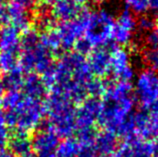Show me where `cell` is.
I'll return each instance as SVG.
<instances>
[{
	"label": "cell",
	"mask_w": 158,
	"mask_h": 157,
	"mask_svg": "<svg viewBox=\"0 0 158 157\" xmlns=\"http://www.w3.org/2000/svg\"><path fill=\"white\" fill-rule=\"evenodd\" d=\"M115 25L122 28L124 30H127L133 33L136 29L137 20L132 12H130L128 9H125L118 16L117 21L115 22Z\"/></svg>",
	"instance_id": "cell-25"
},
{
	"label": "cell",
	"mask_w": 158,
	"mask_h": 157,
	"mask_svg": "<svg viewBox=\"0 0 158 157\" xmlns=\"http://www.w3.org/2000/svg\"><path fill=\"white\" fill-rule=\"evenodd\" d=\"M81 11L80 6L72 0H57L52 4V15L61 22L72 21Z\"/></svg>",
	"instance_id": "cell-19"
},
{
	"label": "cell",
	"mask_w": 158,
	"mask_h": 157,
	"mask_svg": "<svg viewBox=\"0 0 158 157\" xmlns=\"http://www.w3.org/2000/svg\"><path fill=\"white\" fill-rule=\"evenodd\" d=\"M19 67L18 54L11 52H0V71L9 72Z\"/></svg>",
	"instance_id": "cell-24"
},
{
	"label": "cell",
	"mask_w": 158,
	"mask_h": 157,
	"mask_svg": "<svg viewBox=\"0 0 158 157\" xmlns=\"http://www.w3.org/2000/svg\"><path fill=\"white\" fill-rule=\"evenodd\" d=\"M145 44L147 48H157L158 47V33L156 30L147 32L145 36Z\"/></svg>",
	"instance_id": "cell-30"
},
{
	"label": "cell",
	"mask_w": 158,
	"mask_h": 157,
	"mask_svg": "<svg viewBox=\"0 0 158 157\" xmlns=\"http://www.w3.org/2000/svg\"><path fill=\"white\" fill-rule=\"evenodd\" d=\"M158 151V140L126 139L116 149L114 157H155Z\"/></svg>",
	"instance_id": "cell-10"
},
{
	"label": "cell",
	"mask_w": 158,
	"mask_h": 157,
	"mask_svg": "<svg viewBox=\"0 0 158 157\" xmlns=\"http://www.w3.org/2000/svg\"><path fill=\"white\" fill-rule=\"evenodd\" d=\"M72 1H74L76 4H78V5L80 6V5H82V4L87 3V2L89 1V0H72Z\"/></svg>",
	"instance_id": "cell-38"
},
{
	"label": "cell",
	"mask_w": 158,
	"mask_h": 157,
	"mask_svg": "<svg viewBox=\"0 0 158 157\" xmlns=\"http://www.w3.org/2000/svg\"><path fill=\"white\" fill-rule=\"evenodd\" d=\"M81 157H112V156H104V155H100V154H97L96 152L91 151V152H88V153H86L84 155H82Z\"/></svg>",
	"instance_id": "cell-35"
},
{
	"label": "cell",
	"mask_w": 158,
	"mask_h": 157,
	"mask_svg": "<svg viewBox=\"0 0 158 157\" xmlns=\"http://www.w3.org/2000/svg\"><path fill=\"white\" fill-rule=\"evenodd\" d=\"M155 157H158V151H157V153H156V155H155Z\"/></svg>",
	"instance_id": "cell-42"
},
{
	"label": "cell",
	"mask_w": 158,
	"mask_h": 157,
	"mask_svg": "<svg viewBox=\"0 0 158 157\" xmlns=\"http://www.w3.org/2000/svg\"><path fill=\"white\" fill-rule=\"evenodd\" d=\"M81 147L77 138H64L57 147L55 157H80Z\"/></svg>",
	"instance_id": "cell-21"
},
{
	"label": "cell",
	"mask_w": 158,
	"mask_h": 157,
	"mask_svg": "<svg viewBox=\"0 0 158 157\" xmlns=\"http://www.w3.org/2000/svg\"><path fill=\"white\" fill-rule=\"evenodd\" d=\"M21 36L10 24L0 27V52H11L19 55Z\"/></svg>",
	"instance_id": "cell-17"
},
{
	"label": "cell",
	"mask_w": 158,
	"mask_h": 157,
	"mask_svg": "<svg viewBox=\"0 0 158 157\" xmlns=\"http://www.w3.org/2000/svg\"><path fill=\"white\" fill-rule=\"evenodd\" d=\"M40 42L43 46L50 51L52 54L57 53L61 50V44L60 39L58 37V34L55 30V28H51V29L45 30L42 34L39 35Z\"/></svg>",
	"instance_id": "cell-23"
},
{
	"label": "cell",
	"mask_w": 158,
	"mask_h": 157,
	"mask_svg": "<svg viewBox=\"0 0 158 157\" xmlns=\"http://www.w3.org/2000/svg\"><path fill=\"white\" fill-rule=\"evenodd\" d=\"M101 110V101L95 97L86 98L75 109L76 132L93 130Z\"/></svg>",
	"instance_id": "cell-9"
},
{
	"label": "cell",
	"mask_w": 158,
	"mask_h": 157,
	"mask_svg": "<svg viewBox=\"0 0 158 157\" xmlns=\"http://www.w3.org/2000/svg\"><path fill=\"white\" fill-rule=\"evenodd\" d=\"M6 7L3 0H0V21H6Z\"/></svg>",
	"instance_id": "cell-32"
},
{
	"label": "cell",
	"mask_w": 158,
	"mask_h": 157,
	"mask_svg": "<svg viewBox=\"0 0 158 157\" xmlns=\"http://www.w3.org/2000/svg\"><path fill=\"white\" fill-rule=\"evenodd\" d=\"M0 125H5V123H4V109L1 105V102H0Z\"/></svg>",
	"instance_id": "cell-37"
},
{
	"label": "cell",
	"mask_w": 158,
	"mask_h": 157,
	"mask_svg": "<svg viewBox=\"0 0 158 157\" xmlns=\"http://www.w3.org/2000/svg\"><path fill=\"white\" fill-rule=\"evenodd\" d=\"M10 136V130L6 125H0V150L5 149Z\"/></svg>",
	"instance_id": "cell-29"
},
{
	"label": "cell",
	"mask_w": 158,
	"mask_h": 157,
	"mask_svg": "<svg viewBox=\"0 0 158 157\" xmlns=\"http://www.w3.org/2000/svg\"><path fill=\"white\" fill-rule=\"evenodd\" d=\"M86 61L93 76L104 77L110 72V52L104 47L93 49Z\"/></svg>",
	"instance_id": "cell-14"
},
{
	"label": "cell",
	"mask_w": 158,
	"mask_h": 157,
	"mask_svg": "<svg viewBox=\"0 0 158 157\" xmlns=\"http://www.w3.org/2000/svg\"><path fill=\"white\" fill-rule=\"evenodd\" d=\"M5 93H6V90H5V87H4L2 78L0 77V99H2V97L4 96V94Z\"/></svg>",
	"instance_id": "cell-36"
},
{
	"label": "cell",
	"mask_w": 158,
	"mask_h": 157,
	"mask_svg": "<svg viewBox=\"0 0 158 157\" xmlns=\"http://www.w3.org/2000/svg\"><path fill=\"white\" fill-rule=\"evenodd\" d=\"M10 136L8 140L7 149H9L15 157H26L32 153L31 136L28 132L9 129Z\"/></svg>",
	"instance_id": "cell-15"
},
{
	"label": "cell",
	"mask_w": 158,
	"mask_h": 157,
	"mask_svg": "<svg viewBox=\"0 0 158 157\" xmlns=\"http://www.w3.org/2000/svg\"><path fill=\"white\" fill-rule=\"evenodd\" d=\"M137 26L139 27L140 30L142 31H152L153 28L155 27V21L151 16L148 15H142L137 21Z\"/></svg>",
	"instance_id": "cell-28"
},
{
	"label": "cell",
	"mask_w": 158,
	"mask_h": 157,
	"mask_svg": "<svg viewBox=\"0 0 158 157\" xmlns=\"http://www.w3.org/2000/svg\"><path fill=\"white\" fill-rule=\"evenodd\" d=\"M132 138L140 140L158 139V112L140 111L133 113L130 118Z\"/></svg>",
	"instance_id": "cell-7"
},
{
	"label": "cell",
	"mask_w": 158,
	"mask_h": 157,
	"mask_svg": "<svg viewBox=\"0 0 158 157\" xmlns=\"http://www.w3.org/2000/svg\"><path fill=\"white\" fill-rule=\"evenodd\" d=\"M6 91H19L24 82V73L19 67L9 72L4 73L1 77Z\"/></svg>",
	"instance_id": "cell-22"
},
{
	"label": "cell",
	"mask_w": 158,
	"mask_h": 157,
	"mask_svg": "<svg viewBox=\"0 0 158 157\" xmlns=\"http://www.w3.org/2000/svg\"><path fill=\"white\" fill-rule=\"evenodd\" d=\"M94 77L84 56L77 52H67L60 56L53 67L51 93H56L74 103L85 100Z\"/></svg>",
	"instance_id": "cell-2"
},
{
	"label": "cell",
	"mask_w": 158,
	"mask_h": 157,
	"mask_svg": "<svg viewBox=\"0 0 158 157\" xmlns=\"http://www.w3.org/2000/svg\"><path fill=\"white\" fill-rule=\"evenodd\" d=\"M93 1L95 3H103V2H105L106 0H93Z\"/></svg>",
	"instance_id": "cell-39"
},
{
	"label": "cell",
	"mask_w": 158,
	"mask_h": 157,
	"mask_svg": "<svg viewBox=\"0 0 158 157\" xmlns=\"http://www.w3.org/2000/svg\"><path fill=\"white\" fill-rule=\"evenodd\" d=\"M55 30L60 39L61 49L66 51L74 48L77 41L84 35V30L77 18L72 21L61 22L55 28Z\"/></svg>",
	"instance_id": "cell-13"
},
{
	"label": "cell",
	"mask_w": 158,
	"mask_h": 157,
	"mask_svg": "<svg viewBox=\"0 0 158 157\" xmlns=\"http://www.w3.org/2000/svg\"><path fill=\"white\" fill-rule=\"evenodd\" d=\"M117 147L118 146L116 135L111 133V132L103 131L95 136L93 150L97 154L114 157Z\"/></svg>",
	"instance_id": "cell-20"
},
{
	"label": "cell",
	"mask_w": 158,
	"mask_h": 157,
	"mask_svg": "<svg viewBox=\"0 0 158 157\" xmlns=\"http://www.w3.org/2000/svg\"><path fill=\"white\" fill-rule=\"evenodd\" d=\"M59 137L50 129L35 131L31 137L32 152L36 157H55Z\"/></svg>",
	"instance_id": "cell-12"
},
{
	"label": "cell",
	"mask_w": 158,
	"mask_h": 157,
	"mask_svg": "<svg viewBox=\"0 0 158 157\" xmlns=\"http://www.w3.org/2000/svg\"><path fill=\"white\" fill-rule=\"evenodd\" d=\"M6 21H9L10 25L16 28L19 32L24 33L30 30V16L28 10L15 4H9L6 7Z\"/></svg>",
	"instance_id": "cell-18"
},
{
	"label": "cell",
	"mask_w": 158,
	"mask_h": 157,
	"mask_svg": "<svg viewBox=\"0 0 158 157\" xmlns=\"http://www.w3.org/2000/svg\"><path fill=\"white\" fill-rule=\"evenodd\" d=\"M127 9L133 14L145 15L149 9V0H124Z\"/></svg>",
	"instance_id": "cell-26"
},
{
	"label": "cell",
	"mask_w": 158,
	"mask_h": 157,
	"mask_svg": "<svg viewBox=\"0 0 158 157\" xmlns=\"http://www.w3.org/2000/svg\"><path fill=\"white\" fill-rule=\"evenodd\" d=\"M21 90L22 93L27 97L38 101H44V98L47 97L48 92V88L44 84L41 76L34 72L24 75V82Z\"/></svg>",
	"instance_id": "cell-16"
},
{
	"label": "cell",
	"mask_w": 158,
	"mask_h": 157,
	"mask_svg": "<svg viewBox=\"0 0 158 157\" xmlns=\"http://www.w3.org/2000/svg\"><path fill=\"white\" fill-rule=\"evenodd\" d=\"M0 157H15V156L9 149L5 148L3 150H0Z\"/></svg>",
	"instance_id": "cell-34"
},
{
	"label": "cell",
	"mask_w": 158,
	"mask_h": 157,
	"mask_svg": "<svg viewBox=\"0 0 158 157\" xmlns=\"http://www.w3.org/2000/svg\"><path fill=\"white\" fill-rule=\"evenodd\" d=\"M11 4H15V5H18L20 7H23L25 9H29L35 5L36 0H10Z\"/></svg>",
	"instance_id": "cell-31"
},
{
	"label": "cell",
	"mask_w": 158,
	"mask_h": 157,
	"mask_svg": "<svg viewBox=\"0 0 158 157\" xmlns=\"http://www.w3.org/2000/svg\"><path fill=\"white\" fill-rule=\"evenodd\" d=\"M149 9L154 13H158V0H149Z\"/></svg>",
	"instance_id": "cell-33"
},
{
	"label": "cell",
	"mask_w": 158,
	"mask_h": 157,
	"mask_svg": "<svg viewBox=\"0 0 158 157\" xmlns=\"http://www.w3.org/2000/svg\"><path fill=\"white\" fill-rule=\"evenodd\" d=\"M110 71L117 81L130 82L135 72L131 65L128 50L123 47H113L110 52Z\"/></svg>",
	"instance_id": "cell-11"
},
{
	"label": "cell",
	"mask_w": 158,
	"mask_h": 157,
	"mask_svg": "<svg viewBox=\"0 0 158 157\" xmlns=\"http://www.w3.org/2000/svg\"><path fill=\"white\" fill-rule=\"evenodd\" d=\"M101 110L98 123L104 129L114 135L132 138L130 118L135 106V98L132 95L130 82L108 81L102 94Z\"/></svg>",
	"instance_id": "cell-1"
},
{
	"label": "cell",
	"mask_w": 158,
	"mask_h": 157,
	"mask_svg": "<svg viewBox=\"0 0 158 157\" xmlns=\"http://www.w3.org/2000/svg\"><path fill=\"white\" fill-rule=\"evenodd\" d=\"M156 27H157V30H156V31H157V33H158V21H157V23H156Z\"/></svg>",
	"instance_id": "cell-41"
},
{
	"label": "cell",
	"mask_w": 158,
	"mask_h": 157,
	"mask_svg": "<svg viewBox=\"0 0 158 157\" xmlns=\"http://www.w3.org/2000/svg\"><path fill=\"white\" fill-rule=\"evenodd\" d=\"M26 157H36V155L34 154V153H33V152H32V153L31 154H29L28 156H26Z\"/></svg>",
	"instance_id": "cell-40"
},
{
	"label": "cell",
	"mask_w": 158,
	"mask_h": 157,
	"mask_svg": "<svg viewBox=\"0 0 158 157\" xmlns=\"http://www.w3.org/2000/svg\"><path fill=\"white\" fill-rule=\"evenodd\" d=\"M45 115L44 101L34 100L24 95L15 108L4 110V123L9 129H18L29 133L36 129Z\"/></svg>",
	"instance_id": "cell-5"
},
{
	"label": "cell",
	"mask_w": 158,
	"mask_h": 157,
	"mask_svg": "<svg viewBox=\"0 0 158 157\" xmlns=\"http://www.w3.org/2000/svg\"><path fill=\"white\" fill-rule=\"evenodd\" d=\"M143 61L147 69L152 71H158V47L157 48H147L143 52Z\"/></svg>",
	"instance_id": "cell-27"
},
{
	"label": "cell",
	"mask_w": 158,
	"mask_h": 157,
	"mask_svg": "<svg viewBox=\"0 0 158 157\" xmlns=\"http://www.w3.org/2000/svg\"><path fill=\"white\" fill-rule=\"evenodd\" d=\"M44 107L49 127L58 137L68 138L75 133L76 108L71 101L62 95L51 93L45 98Z\"/></svg>",
	"instance_id": "cell-4"
},
{
	"label": "cell",
	"mask_w": 158,
	"mask_h": 157,
	"mask_svg": "<svg viewBox=\"0 0 158 157\" xmlns=\"http://www.w3.org/2000/svg\"><path fill=\"white\" fill-rule=\"evenodd\" d=\"M135 98L145 111L158 112V73L144 69L136 76Z\"/></svg>",
	"instance_id": "cell-6"
},
{
	"label": "cell",
	"mask_w": 158,
	"mask_h": 157,
	"mask_svg": "<svg viewBox=\"0 0 158 157\" xmlns=\"http://www.w3.org/2000/svg\"><path fill=\"white\" fill-rule=\"evenodd\" d=\"M99 17V24L94 30L86 32L83 35L82 39L91 47V49L102 48L112 40L115 21L109 11L106 9H101L97 11Z\"/></svg>",
	"instance_id": "cell-8"
},
{
	"label": "cell",
	"mask_w": 158,
	"mask_h": 157,
	"mask_svg": "<svg viewBox=\"0 0 158 157\" xmlns=\"http://www.w3.org/2000/svg\"><path fill=\"white\" fill-rule=\"evenodd\" d=\"M18 57L19 68L26 74L34 72L43 75L54 65L53 54L41 44L38 33L32 30H28L21 37Z\"/></svg>",
	"instance_id": "cell-3"
}]
</instances>
